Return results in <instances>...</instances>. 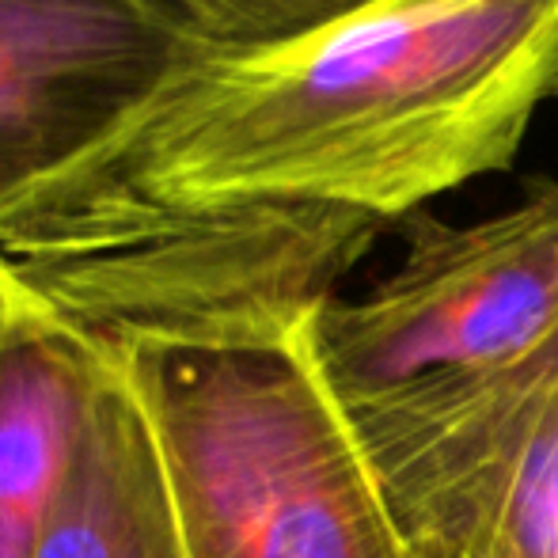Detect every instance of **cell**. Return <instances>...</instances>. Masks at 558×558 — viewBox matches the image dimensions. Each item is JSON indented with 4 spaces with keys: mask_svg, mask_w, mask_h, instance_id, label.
<instances>
[{
    "mask_svg": "<svg viewBox=\"0 0 558 558\" xmlns=\"http://www.w3.org/2000/svg\"><path fill=\"white\" fill-rule=\"evenodd\" d=\"M558 96V0H376L266 50L183 46L92 148L0 214L338 209L403 225L517 163Z\"/></svg>",
    "mask_w": 558,
    "mask_h": 558,
    "instance_id": "cell-1",
    "label": "cell"
},
{
    "mask_svg": "<svg viewBox=\"0 0 558 558\" xmlns=\"http://www.w3.org/2000/svg\"><path fill=\"white\" fill-rule=\"evenodd\" d=\"M179 50L148 0H0V194L96 145Z\"/></svg>",
    "mask_w": 558,
    "mask_h": 558,
    "instance_id": "cell-4",
    "label": "cell"
},
{
    "mask_svg": "<svg viewBox=\"0 0 558 558\" xmlns=\"http://www.w3.org/2000/svg\"><path fill=\"white\" fill-rule=\"evenodd\" d=\"M96 361L58 335L0 345V558H31Z\"/></svg>",
    "mask_w": 558,
    "mask_h": 558,
    "instance_id": "cell-6",
    "label": "cell"
},
{
    "mask_svg": "<svg viewBox=\"0 0 558 558\" xmlns=\"http://www.w3.org/2000/svg\"><path fill=\"white\" fill-rule=\"evenodd\" d=\"M403 235L380 286L335 293L296 338L403 539L483 547L558 407V183L475 225L422 209Z\"/></svg>",
    "mask_w": 558,
    "mask_h": 558,
    "instance_id": "cell-2",
    "label": "cell"
},
{
    "mask_svg": "<svg viewBox=\"0 0 558 558\" xmlns=\"http://www.w3.org/2000/svg\"><path fill=\"white\" fill-rule=\"evenodd\" d=\"M183 46L266 50L308 38L376 0H148Z\"/></svg>",
    "mask_w": 558,
    "mask_h": 558,
    "instance_id": "cell-7",
    "label": "cell"
},
{
    "mask_svg": "<svg viewBox=\"0 0 558 558\" xmlns=\"http://www.w3.org/2000/svg\"><path fill=\"white\" fill-rule=\"evenodd\" d=\"M43 324L35 319V312L12 293L4 278H0V345L12 342V338H23V335H38Z\"/></svg>",
    "mask_w": 558,
    "mask_h": 558,
    "instance_id": "cell-8",
    "label": "cell"
},
{
    "mask_svg": "<svg viewBox=\"0 0 558 558\" xmlns=\"http://www.w3.org/2000/svg\"><path fill=\"white\" fill-rule=\"evenodd\" d=\"M407 558H494L478 547H456L441 539H407Z\"/></svg>",
    "mask_w": 558,
    "mask_h": 558,
    "instance_id": "cell-9",
    "label": "cell"
},
{
    "mask_svg": "<svg viewBox=\"0 0 558 558\" xmlns=\"http://www.w3.org/2000/svg\"><path fill=\"white\" fill-rule=\"evenodd\" d=\"M296 335L247 350L114 353L163 448L186 558H407Z\"/></svg>",
    "mask_w": 558,
    "mask_h": 558,
    "instance_id": "cell-3",
    "label": "cell"
},
{
    "mask_svg": "<svg viewBox=\"0 0 558 558\" xmlns=\"http://www.w3.org/2000/svg\"><path fill=\"white\" fill-rule=\"evenodd\" d=\"M92 361L96 380L31 558H186L153 418L114 353Z\"/></svg>",
    "mask_w": 558,
    "mask_h": 558,
    "instance_id": "cell-5",
    "label": "cell"
}]
</instances>
